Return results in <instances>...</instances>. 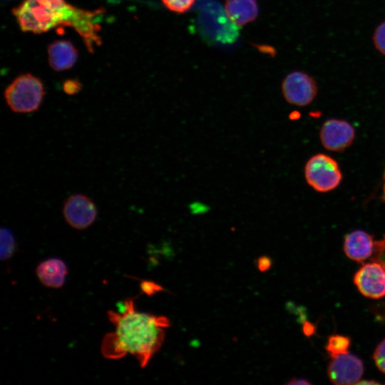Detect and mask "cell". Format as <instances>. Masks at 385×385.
<instances>
[{"mask_svg":"<svg viewBox=\"0 0 385 385\" xmlns=\"http://www.w3.org/2000/svg\"><path fill=\"white\" fill-rule=\"evenodd\" d=\"M108 317L115 331L103 337L102 355L108 359H120L129 354L142 368L160 349L165 339L164 328L170 325L165 317L136 311L132 299L125 300L121 312L108 311Z\"/></svg>","mask_w":385,"mask_h":385,"instance_id":"cell-1","label":"cell"},{"mask_svg":"<svg viewBox=\"0 0 385 385\" xmlns=\"http://www.w3.org/2000/svg\"><path fill=\"white\" fill-rule=\"evenodd\" d=\"M12 12L23 31L41 34L63 25L73 28L90 51L101 43L96 22L98 11L78 9L65 0H24Z\"/></svg>","mask_w":385,"mask_h":385,"instance_id":"cell-2","label":"cell"},{"mask_svg":"<svg viewBox=\"0 0 385 385\" xmlns=\"http://www.w3.org/2000/svg\"><path fill=\"white\" fill-rule=\"evenodd\" d=\"M44 94L41 81L30 73H26L19 76L7 86L4 97L13 112L29 113L38 109Z\"/></svg>","mask_w":385,"mask_h":385,"instance_id":"cell-3","label":"cell"},{"mask_svg":"<svg viewBox=\"0 0 385 385\" xmlns=\"http://www.w3.org/2000/svg\"><path fill=\"white\" fill-rule=\"evenodd\" d=\"M307 183L314 190L327 192L340 184L342 174L338 163L329 155L319 153L312 156L304 167Z\"/></svg>","mask_w":385,"mask_h":385,"instance_id":"cell-4","label":"cell"},{"mask_svg":"<svg viewBox=\"0 0 385 385\" xmlns=\"http://www.w3.org/2000/svg\"><path fill=\"white\" fill-rule=\"evenodd\" d=\"M281 91L287 103L304 107L315 99L318 86L315 79L308 73L294 71L289 73L282 80Z\"/></svg>","mask_w":385,"mask_h":385,"instance_id":"cell-5","label":"cell"},{"mask_svg":"<svg viewBox=\"0 0 385 385\" xmlns=\"http://www.w3.org/2000/svg\"><path fill=\"white\" fill-rule=\"evenodd\" d=\"M63 215L68 225L76 230H83L96 221L98 210L93 201L87 195L74 194L65 200Z\"/></svg>","mask_w":385,"mask_h":385,"instance_id":"cell-6","label":"cell"},{"mask_svg":"<svg viewBox=\"0 0 385 385\" xmlns=\"http://www.w3.org/2000/svg\"><path fill=\"white\" fill-rule=\"evenodd\" d=\"M355 129L347 121L329 119L321 127L319 138L324 148L341 152L349 147L355 138Z\"/></svg>","mask_w":385,"mask_h":385,"instance_id":"cell-7","label":"cell"},{"mask_svg":"<svg viewBox=\"0 0 385 385\" xmlns=\"http://www.w3.org/2000/svg\"><path fill=\"white\" fill-rule=\"evenodd\" d=\"M363 373L361 359L349 353L332 358L327 367L330 381L337 385L356 384Z\"/></svg>","mask_w":385,"mask_h":385,"instance_id":"cell-8","label":"cell"},{"mask_svg":"<svg viewBox=\"0 0 385 385\" xmlns=\"http://www.w3.org/2000/svg\"><path fill=\"white\" fill-rule=\"evenodd\" d=\"M354 283L364 297L382 298L385 297V268L376 262L366 263L354 274Z\"/></svg>","mask_w":385,"mask_h":385,"instance_id":"cell-9","label":"cell"},{"mask_svg":"<svg viewBox=\"0 0 385 385\" xmlns=\"http://www.w3.org/2000/svg\"><path fill=\"white\" fill-rule=\"evenodd\" d=\"M374 242V237L364 230L352 231L344 237V253L350 260L362 262L371 257Z\"/></svg>","mask_w":385,"mask_h":385,"instance_id":"cell-10","label":"cell"},{"mask_svg":"<svg viewBox=\"0 0 385 385\" xmlns=\"http://www.w3.org/2000/svg\"><path fill=\"white\" fill-rule=\"evenodd\" d=\"M68 272L66 263L58 258L43 260L36 268V275L39 282L45 287L53 289L63 287Z\"/></svg>","mask_w":385,"mask_h":385,"instance_id":"cell-11","label":"cell"},{"mask_svg":"<svg viewBox=\"0 0 385 385\" xmlns=\"http://www.w3.org/2000/svg\"><path fill=\"white\" fill-rule=\"evenodd\" d=\"M224 9L228 19L238 26L254 21L260 10L257 0H225Z\"/></svg>","mask_w":385,"mask_h":385,"instance_id":"cell-12","label":"cell"},{"mask_svg":"<svg viewBox=\"0 0 385 385\" xmlns=\"http://www.w3.org/2000/svg\"><path fill=\"white\" fill-rule=\"evenodd\" d=\"M48 62L57 71L71 68L76 63L78 52L73 45L68 41H56L48 47Z\"/></svg>","mask_w":385,"mask_h":385,"instance_id":"cell-13","label":"cell"},{"mask_svg":"<svg viewBox=\"0 0 385 385\" xmlns=\"http://www.w3.org/2000/svg\"><path fill=\"white\" fill-rule=\"evenodd\" d=\"M350 339L341 334H333L328 338L325 349L332 357L349 353Z\"/></svg>","mask_w":385,"mask_h":385,"instance_id":"cell-14","label":"cell"},{"mask_svg":"<svg viewBox=\"0 0 385 385\" xmlns=\"http://www.w3.org/2000/svg\"><path fill=\"white\" fill-rule=\"evenodd\" d=\"M0 257L2 261L9 260L15 252L16 242L12 232L1 227L0 231Z\"/></svg>","mask_w":385,"mask_h":385,"instance_id":"cell-15","label":"cell"},{"mask_svg":"<svg viewBox=\"0 0 385 385\" xmlns=\"http://www.w3.org/2000/svg\"><path fill=\"white\" fill-rule=\"evenodd\" d=\"M170 11L177 14L188 12L195 4L196 0H161Z\"/></svg>","mask_w":385,"mask_h":385,"instance_id":"cell-16","label":"cell"},{"mask_svg":"<svg viewBox=\"0 0 385 385\" xmlns=\"http://www.w3.org/2000/svg\"><path fill=\"white\" fill-rule=\"evenodd\" d=\"M372 41L375 48L385 56V21L376 27L372 36Z\"/></svg>","mask_w":385,"mask_h":385,"instance_id":"cell-17","label":"cell"},{"mask_svg":"<svg viewBox=\"0 0 385 385\" xmlns=\"http://www.w3.org/2000/svg\"><path fill=\"white\" fill-rule=\"evenodd\" d=\"M370 260L385 268V235L381 240L374 242V252Z\"/></svg>","mask_w":385,"mask_h":385,"instance_id":"cell-18","label":"cell"},{"mask_svg":"<svg viewBox=\"0 0 385 385\" xmlns=\"http://www.w3.org/2000/svg\"><path fill=\"white\" fill-rule=\"evenodd\" d=\"M373 359L378 369L385 374V339L376 347Z\"/></svg>","mask_w":385,"mask_h":385,"instance_id":"cell-19","label":"cell"},{"mask_svg":"<svg viewBox=\"0 0 385 385\" xmlns=\"http://www.w3.org/2000/svg\"><path fill=\"white\" fill-rule=\"evenodd\" d=\"M63 89L66 93L73 95L80 91L81 84L76 79L67 80L63 84Z\"/></svg>","mask_w":385,"mask_h":385,"instance_id":"cell-20","label":"cell"},{"mask_svg":"<svg viewBox=\"0 0 385 385\" xmlns=\"http://www.w3.org/2000/svg\"><path fill=\"white\" fill-rule=\"evenodd\" d=\"M140 287L142 291L148 295H152L156 292L163 290V288L161 286L150 281L142 282L140 284Z\"/></svg>","mask_w":385,"mask_h":385,"instance_id":"cell-21","label":"cell"},{"mask_svg":"<svg viewBox=\"0 0 385 385\" xmlns=\"http://www.w3.org/2000/svg\"><path fill=\"white\" fill-rule=\"evenodd\" d=\"M272 262L271 259L265 255L260 257L257 260V266L260 272H266L269 270L272 266Z\"/></svg>","mask_w":385,"mask_h":385,"instance_id":"cell-22","label":"cell"},{"mask_svg":"<svg viewBox=\"0 0 385 385\" xmlns=\"http://www.w3.org/2000/svg\"><path fill=\"white\" fill-rule=\"evenodd\" d=\"M287 385H298V384L303 385V384H311V383L304 379L293 378L291 380H289L287 383Z\"/></svg>","mask_w":385,"mask_h":385,"instance_id":"cell-23","label":"cell"},{"mask_svg":"<svg viewBox=\"0 0 385 385\" xmlns=\"http://www.w3.org/2000/svg\"><path fill=\"white\" fill-rule=\"evenodd\" d=\"M303 332L306 335L310 336L314 332L313 325L310 323H305L303 327Z\"/></svg>","mask_w":385,"mask_h":385,"instance_id":"cell-24","label":"cell"},{"mask_svg":"<svg viewBox=\"0 0 385 385\" xmlns=\"http://www.w3.org/2000/svg\"><path fill=\"white\" fill-rule=\"evenodd\" d=\"M379 384L378 382L375 381H359L356 384Z\"/></svg>","mask_w":385,"mask_h":385,"instance_id":"cell-25","label":"cell"},{"mask_svg":"<svg viewBox=\"0 0 385 385\" xmlns=\"http://www.w3.org/2000/svg\"><path fill=\"white\" fill-rule=\"evenodd\" d=\"M384 180H385V171H384ZM383 191H384L383 198L385 200V183H384V187H383Z\"/></svg>","mask_w":385,"mask_h":385,"instance_id":"cell-26","label":"cell"}]
</instances>
